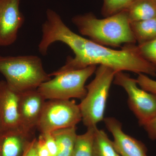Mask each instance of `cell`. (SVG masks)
Listing matches in <instances>:
<instances>
[{
  "instance_id": "1",
  "label": "cell",
  "mask_w": 156,
  "mask_h": 156,
  "mask_svg": "<svg viewBox=\"0 0 156 156\" xmlns=\"http://www.w3.org/2000/svg\"><path fill=\"white\" fill-rule=\"evenodd\" d=\"M62 42L71 49L74 57L68 56L65 64L49 74L50 76L97 65L107 66L116 73L126 71L156 76V66L140 55L135 44L124 45L121 50H114L84 38L71 30L65 34Z\"/></svg>"
},
{
  "instance_id": "2",
  "label": "cell",
  "mask_w": 156,
  "mask_h": 156,
  "mask_svg": "<svg viewBox=\"0 0 156 156\" xmlns=\"http://www.w3.org/2000/svg\"><path fill=\"white\" fill-rule=\"evenodd\" d=\"M72 21L82 35L104 46L118 48L136 43L127 10L98 19L93 13L76 15Z\"/></svg>"
},
{
  "instance_id": "3",
  "label": "cell",
  "mask_w": 156,
  "mask_h": 156,
  "mask_svg": "<svg viewBox=\"0 0 156 156\" xmlns=\"http://www.w3.org/2000/svg\"><path fill=\"white\" fill-rule=\"evenodd\" d=\"M0 73L9 86L19 93L37 89L51 79L41 58L35 55L0 56Z\"/></svg>"
},
{
  "instance_id": "4",
  "label": "cell",
  "mask_w": 156,
  "mask_h": 156,
  "mask_svg": "<svg viewBox=\"0 0 156 156\" xmlns=\"http://www.w3.org/2000/svg\"><path fill=\"white\" fill-rule=\"evenodd\" d=\"M95 73L94 80L86 86L87 95L79 104L82 121L87 128L97 127L103 121L109 92L116 72L100 65Z\"/></svg>"
},
{
  "instance_id": "5",
  "label": "cell",
  "mask_w": 156,
  "mask_h": 156,
  "mask_svg": "<svg viewBox=\"0 0 156 156\" xmlns=\"http://www.w3.org/2000/svg\"><path fill=\"white\" fill-rule=\"evenodd\" d=\"M96 69V66H91L60 73L43 83L37 89L47 100L74 98L82 100L87 94L85 83Z\"/></svg>"
},
{
  "instance_id": "6",
  "label": "cell",
  "mask_w": 156,
  "mask_h": 156,
  "mask_svg": "<svg viewBox=\"0 0 156 156\" xmlns=\"http://www.w3.org/2000/svg\"><path fill=\"white\" fill-rule=\"evenodd\" d=\"M79 105L74 100L46 101L37 129L41 134L76 127L82 121Z\"/></svg>"
},
{
  "instance_id": "7",
  "label": "cell",
  "mask_w": 156,
  "mask_h": 156,
  "mask_svg": "<svg viewBox=\"0 0 156 156\" xmlns=\"http://www.w3.org/2000/svg\"><path fill=\"white\" fill-rule=\"evenodd\" d=\"M113 83L127 92L128 106L139 125L143 126L156 116V94L139 88L136 80L123 72L116 73Z\"/></svg>"
},
{
  "instance_id": "8",
  "label": "cell",
  "mask_w": 156,
  "mask_h": 156,
  "mask_svg": "<svg viewBox=\"0 0 156 156\" xmlns=\"http://www.w3.org/2000/svg\"><path fill=\"white\" fill-rule=\"evenodd\" d=\"M20 0H0V47L13 44L24 22Z\"/></svg>"
},
{
  "instance_id": "9",
  "label": "cell",
  "mask_w": 156,
  "mask_h": 156,
  "mask_svg": "<svg viewBox=\"0 0 156 156\" xmlns=\"http://www.w3.org/2000/svg\"><path fill=\"white\" fill-rule=\"evenodd\" d=\"M46 101L37 89L20 93L19 114L23 131L32 135L34 134Z\"/></svg>"
},
{
  "instance_id": "10",
  "label": "cell",
  "mask_w": 156,
  "mask_h": 156,
  "mask_svg": "<svg viewBox=\"0 0 156 156\" xmlns=\"http://www.w3.org/2000/svg\"><path fill=\"white\" fill-rule=\"evenodd\" d=\"M20 93L5 80L0 81V130L20 128L19 114Z\"/></svg>"
},
{
  "instance_id": "11",
  "label": "cell",
  "mask_w": 156,
  "mask_h": 156,
  "mask_svg": "<svg viewBox=\"0 0 156 156\" xmlns=\"http://www.w3.org/2000/svg\"><path fill=\"white\" fill-rule=\"evenodd\" d=\"M103 121L112 135L115 149L120 156H147L145 145L125 133L119 121L112 117L104 118Z\"/></svg>"
},
{
  "instance_id": "12",
  "label": "cell",
  "mask_w": 156,
  "mask_h": 156,
  "mask_svg": "<svg viewBox=\"0 0 156 156\" xmlns=\"http://www.w3.org/2000/svg\"><path fill=\"white\" fill-rule=\"evenodd\" d=\"M32 136L20 128L0 130V156H22Z\"/></svg>"
},
{
  "instance_id": "13",
  "label": "cell",
  "mask_w": 156,
  "mask_h": 156,
  "mask_svg": "<svg viewBox=\"0 0 156 156\" xmlns=\"http://www.w3.org/2000/svg\"><path fill=\"white\" fill-rule=\"evenodd\" d=\"M130 23L156 17V3L154 0H135L127 9Z\"/></svg>"
},
{
  "instance_id": "14",
  "label": "cell",
  "mask_w": 156,
  "mask_h": 156,
  "mask_svg": "<svg viewBox=\"0 0 156 156\" xmlns=\"http://www.w3.org/2000/svg\"><path fill=\"white\" fill-rule=\"evenodd\" d=\"M76 127L58 129L51 132L58 146L57 156H73L76 138Z\"/></svg>"
},
{
  "instance_id": "15",
  "label": "cell",
  "mask_w": 156,
  "mask_h": 156,
  "mask_svg": "<svg viewBox=\"0 0 156 156\" xmlns=\"http://www.w3.org/2000/svg\"><path fill=\"white\" fill-rule=\"evenodd\" d=\"M136 42L138 44L156 39V17L130 23Z\"/></svg>"
},
{
  "instance_id": "16",
  "label": "cell",
  "mask_w": 156,
  "mask_h": 156,
  "mask_svg": "<svg viewBox=\"0 0 156 156\" xmlns=\"http://www.w3.org/2000/svg\"><path fill=\"white\" fill-rule=\"evenodd\" d=\"M113 142L103 130L97 128L93 145V156H118Z\"/></svg>"
},
{
  "instance_id": "17",
  "label": "cell",
  "mask_w": 156,
  "mask_h": 156,
  "mask_svg": "<svg viewBox=\"0 0 156 156\" xmlns=\"http://www.w3.org/2000/svg\"><path fill=\"white\" fill-rule=\"evenodd\" d=\"M97 127H89L84 134L77 135L73 156H93V145Z\"/></svg>"
},
{
  "instance_id": "18",
  "label": "cell",
  "mask_w": 156,
  "mask_h": 156,
  "mask_svg": "<svg viewBox=\"0 0 156 156\" xmlns=\"http://www.w3.org/2000/svg\"><path fill=\"white\" fill-rule=\"evenodd\" d=\"M135 0H103L101 14L105 17L127 10Z\"/></svg>"
},
{
  "instance_id": "19",
  "label": "cell",
  "mask_w": 156,
  "mask_h": 156,
  "mask_svg": "<svg viewBox=\"0 0 156 156\" xmlns=\"http://www.w3.org/2000/svg\"><path fill=\"white\" fill-rule=\"evenodd\" d=\"M137 49L143 58L156 66V39L137 45Z\"/></svg>"
},
{
  "instance_id": "20",
  "label": "cell",
  "mask_w": 156,
  "mask_h": 156,
  "mask_svg": "<svg viewBox=\"0 0 156 156\" xmlns=\"http://www.w3.org/2000/svg\"><path fill=\"white\" fill-rule=\"evenodd\" d=\"M136 80L140 88L147 92L156 94V81L142 73L139 74Z\"/></svg>"
},
{
  "instance_id": "21",
  "label": "cell",
  "mask_w": 156,
  "mask_h": 156,
  "mask_svg": "<svg viewBox=\"0 0 156 156\" xmlns=\"http://www.w3.org/2000/svg\"><path fill=\"white\" fill-rule=\"evenodd\" d=\"M44 138L45 144L48 147L51 156H57L58 146L56 139L51 133L41 134Z\"/></svg>"
},
{
  "instance_id": "22",
  "label": "cell",
  "mask_w": 156,
  "mask_h": 156,
  "mask_svg": "<svg viewBox=\"0 0 156 156\" xmlns=\"http://www.w3.org/2000/svg\"><path fill=\"white\" fill-rule=\"evenodd\" d=\"M36 148L38 156H51L41 134L36 139Z\"/></svg>"
},
{
  "instance_id": "23",
  "label": "cell",
  "mask_w": 156,
  "mask_h": 156,
  "mask_svg": "<svg viewBox=\"0 0 156 156\" xmlns=\"http://www.w3.org/2000/svg\"><path fill=\"white\" fill-rule=\"evenodd\" d=\"M149 137L152 140H156V116L143 126Z\"/></svg>"
},
{
  "instance_id": "24",
  "label": "cell",
  "mask_w": 156,
  "mask_h": 156,
  "mask_svg": "<svg viewBox=\"0 0 156 156\" xmlns=\"http://www.w3.org/2000/svg\"><path fill=\"white\" fill-rule=\"evenodd\" d=\"M36 138H34L27 148L22 156H38L36 148Z\"/></svg>"
},
{
  "instance_id": "25",
  "label": "cell",
  "mask_w": 156,
  "mask_h": 156,
  "mask_svg": "<svg viewBox=\"0 0 156 156\" xmlns=\"http://www.w3.org/2000/svg\"><path fill=\"white\" fill-rule=\"evenodd\" d=\"M154 1H155V2L156 3V0H154Z\"/></svg>"
},
{
  "instance_id": "26",
  "label": "cell",
  "mask_w": 156,
  "mask_h": 156,
  "mask_svg": "<svg viewBox=\"0 0 156 156\" xmlns=\"http://www.w3.org/2000/svg\"><path fill=\"white\" fill-rule=\"evenodd\" d=\"M118 156H120L119 155H118Z\"/></svg>"
}]
</instances>
